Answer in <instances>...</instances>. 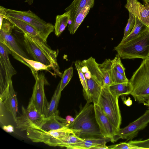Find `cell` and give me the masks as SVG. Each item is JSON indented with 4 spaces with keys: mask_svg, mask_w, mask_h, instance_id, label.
<instances>
[{
    "mask_svg": "<svg viewBox=\"0 0 149 149\" xmlns=\"http://www.w3.org/2000/svg\"><path fill=\"white\" fill-rule=\"evenodd\" d=\"M24 44L27 53L34 60L47 65H51L54 75L62 77L57 62L58 50H53L40 36L24 34Z\"/></svg>",
    "mask_w": 149,
    "mask_h": 149,
    "instance_id": "cell-1",
    "label": "cell"
},
{
    "mask_svg": "<svg viewBox=\"0 0 149 149\" xmlns=\"http://www.w3.org/2000/svg\"><path fill=\"white\" fill-rule=\"evenodd\" d=\"M68 127L77 137L82 139L104 137L96 122L94 105L89 100Z\"/></svg>",
    "mask_w": 149,
    "mask_h": 149,
    "instance_id": "cell-2",
    "label": "cell"
},
{
    "mask_svg": "<svg viewBox=\"0 0 149 149\" xmlns=\"http://www.w3.org/2000/svg\"><path fill=\"white\" fill-rule=\"evenodd\" d=\"M114 50L122 59L149 57V28H147L138 36L128 42L120 43Z\"/></svg>",
    "mask_w": 149,
    "mask_h": 149,
    "instance_id": "cell-3",
    "label": "cell"
},
{
    "mask_svg": "<svg viewBox=\"0 0 149 149\" xmlns=\"http://www.w3.org/2000/svg\"><path fill=\"white\" fill-rule=\"evenodd\" d=\"M129 81L132 87L130 95L135 101L146 105L149 100V57L143 59Z\"/></svg>",
    "mask_w": 149,
    "mask_h": 149,
    "instance_id": "cell-4",
    "label": "cell"
},
{
    "mask_svg": "<svg viewBox=\"0 0 149 149\" xmlns=\"http://www.w3.org/2000/svg\"><path fill=\"white\" fill-rule=\"evenodd\" d=\"M119 97L111 93L109 86H103L97 103L118 130L120 129L122 120Z\"/></svg>",
    "mask_w": 149,
    "mask_h": 149,
    "instance_id": "cell-5",
    "label": "cell"
},
{
    "mask_svg": "<svg viewBox=\"0 0 149 149\" xmlns=\"http://www.w3.org/2000/svg\"><path fill=\"white\" fill-rule=\"evenodd\" d=\"M6 15L23 20L34 27L40 33V37L45 42L54 30V26L41 19L30 10L21 11L5 8Z\"/></svg>",
    "mask_w": 149,
    "mask_h": 149,
    "instance_id": "cell-6",
    "label": "cell"
},
{
    "mask_svg": "<svg viewBox=\"0 0 149 149\" xmlns=\"http://www.w3.org/2000/svg\"><path fill=\"white\" fill-rule=\"evenodd\" d=\"M10 51L3 44L0 42V98L4 96L12 76L16 71L11 64L9 54Z\"/></svg>",
    "mask_w": 149,
    "mask_h": 149,
    "instance_id": "cell-7",
    "label": "cell"
},
{
    "mask_svg": "<svg viewBox=\"0 0 149 149\" xmlns=\"http://www.w3.org/2000/svg\"><path fill=\"white\" fill-rule=\"evenodd\" d=\"M22 114L17 117L16 122V128L21 131L35 129L44 119V115L36 108L32 101L30 100L26 109L22 107Z\"/></svg>",
    "mask_w": 149,
    "mask_h": 149,
    "instance_id": "cell-8",
    "label": "cell"
},
{
    "mask_svg": "<svg viewBox=\"0 0 149 149\" xmlns=\"http://www.w3.org/2000/svg\"><path fill=\"white\" fill-rule=\"evenodd\" d=\"M32 73L35 79V83L30 100L36 109L44 115L49 103L44 91L45 85L47 84L48 82L43 73L38 74V72L35 71Z\"/></svg>",
    "mask_w": 149,
    "mask_h": 149,
    "instance_id": "cell-9",
    "label": "cell"
},
{
    "mask_svg": "<svg viewBox=\"0 0 149 149\" xmlns=\"http://www.w3.org/2000/svg\"><path fill=\"white\" fill-rule=\"evenodd\" d=\"M149 123V109L136 120L126 127L120 129L116 132L113 139V143L120 139L127 141L132 140L136 137L141 130L144 129Z\"/></svg>",
    "mask_w": 149,
    "mask_h": 149,
    "instance_id": "cell-10",
    "label": "cell"
},
{
    "mask_svg": "<svg viewBox=\"0 0 149 149\" xmlns=\"http://www.w3.org/2000/svg\"><path fill=\"white\" fill-rule=\"evenodd\" d=\"M27 137L36 143H43L46 144L55 138L66 135L74 134L73 131L67 127L58 130L45 132L29 129L26 131Z\"/></svg>",
    "mask_w": 149,
    "mask_h": 149,
    "instance_id": "cell-11",
    "label": "cell"
},
{
    "mask_svg": "<svg viewBox=\"0 0 149 149\" xmlns=\"http://www.w3.org/2000/svg\"><path fill=\"white\" fill-rule=\"evenodd\" d=\"M12 31H3L0 30V42L3 44L8 48L11 52V54L15 58L29 68V65L22 59L21 57L29 58L17 43L12 34Z\"/></svg>",
    "mask_w": 149,
    "mask_h": 149,
    "instance_id": "cell-12",
    "label": "cell"
},
{
    "mask_svg": "<svg viewBox=\"0 0 149 149\" xmlns=\"http://www.w3.org/2000/svg\"><path fill=\"white\" fill-rule=\"evenodd\" d=\"M95 119L100 131L104 137L113 139L118 130L111 123L108 117L97 104H93Z\"/></svg>",
    "mask_w": 149,
    "mask_h": 149,
    "instance_id": "cell-13",
    "label": "cell"
},
{
    "mask_svg": "<svg viewBox=\"0 0 149 149\" xmlns=\"http://www.w3.org/2000/svg\"><path fill=\"white\" fill-rule=\"evenodd\" d=\"M125 7L129 12L149 28V3L141 4L138 0H127Z\"/></svg>",
    "mask_w": 149,
    "mask_h": 149,
    "instance_id": "cell-14",
    "label": "cell"
},
{
    "mask_svg": "<svg viewBox=\"0 0 149 149\" xmlns=\"http://www.w3.org/2000/svg\"><path fill=\"white\" fill-rule=\"evenodd\" d=\"M0 103L3 104L7 111L12 116L15 122L18 111V102L16 94L15 92L11 81L8 86L3 98Z\"/></svg>",
    "mask_w": 149,
    "mask_h": 149,
    "instance_id": "cell-15",
    "label": "cell"
},
{
    "mask_svg": "<svg viewBox=\"0 0 149 149\" xmlns=\"http://www.w3.org/2000/svg\"><path fill=\"white\" fill-rule=\"evenodd\" d=\"M81 142L68 145L67 149H89L97 146H105L107 143L111 141V139L103 137L99 138L83 139Z\"/></svg>",
    "mask_w": 149,
    "mask_h": 149,
    "instance_id": "cell-16",
    "label": "cell"
},
{
    "mask_svg": "<svg viewBox=\"0 0 149 149\" xmlns=\"http://www.w3.org/2000/svg\"><path fill=\"white\" fill-rule=\"evenodd\" d=\"M83 140L74 134H71L54 139L46 144L52 146L66 147L68 145L81 142Z\"/></svg>",
    "mask_w": 149,
    "mask_h": 149,
    "instance_id": "cell-17",
    "label": "cell"
},
{
    "mask_svg": "<svg viewBox=\"0 0 149 149\" xmlns=\"http://www.w3.org/2000/svg\"><path fill=\"white\" fill-rule=\"evenodd\" d=\"M94 4L95 0H74L72 3L65 9V12L70 11L71 15L69 21L71 22L74 20L84 7L88 5L92 8Z\"/></svg>",
    "mask_w": 149,
    "mask_h": 149,
    "instance_id": "cell-18",
    "label": "cell"
},
{
    "mask_svg": "<svg viewBox=\"0 0 149 149\" xmlns=\"http://www.w3.org/2000/svg\"><path fill=\"white\" fill-rule=\"evenodd\" d=\"M66 127L58 120L56 116L45 118L40 124L35 129L43 131L48 132L61 129Z\"/></svg>",
    "mask_w": 149,
    "mask_h": 149,
    "instance_id": "cell-19",
    "label": "cell"
},
{
    "mask_svg": "<svg viewBox=\"0 0 149 149\" xmlns=\"http://www.w3.org/2000/svg\"><path fill=\"white\" fill-rule=\"evenodd\" d=\"M59 83L57 86L52 99L49 102L48 107L44 114L45 118L58 114L57 107L61 96Z\"/></svg>",
    "mask_w": 149,
    "mask_h": 149,
    "instance_id": "cell-20",
    "label": "cell"
},
{
    "mask_svg": "<svg viewBox=\"0 0 149 149\" xmlns=\"http://www.w3.org/2000/svg\"><path fill=\"white\" fill-rule=\"evenodd\" d=\"M7 19L23 32L29 35L40 36V33L34 27L27 23L21 20L6 15Z\"/></svg>",
    "mask_w": 149,
    "mask_h": 149,
    "instance_id": "cell-21",
    "label": "cell"
},
{
    "mask_svg": "<svg viewBox=\"0 0 149 149\" xmlns=\"http://www.w3.org/2000/svg\"><path fill=\"white\" fill-rule=\"evenodd\" d=\"M70 11H68L56 17L54 31L57 36L59 37L65 29L70 21Z\"/></svg>",
    "mask_w": 149,
    "mask_h": 149,
    "instance_id": "cell-22",
    "label": "cell"
},
{
    "mask_svg": "<svg viewBox=\"0 0 149 149\" xmlns=\"http://www.w3.org/2000/svg\"><path fill=\"white\" fill-rule=\"evenodd\" d=\"M109 89L112 94L119 97L121 95H130L132 91V87L129 81L121 83L112 84L109 86Z\"/></svg>",
    "mask_w": 149,
    "mask_h": 149,
    "instance_id": "cell-23",
    "label": "cell"
},
{
    "mask_svg": "<svg viewBox=\"0 0 149 149\" xmlns=\"http://www.w3.org/2000/svg\"><path fill=\"white\" fill-rule=\"evenodd\" d=\"M99 66L103 77L104 86H109L113 84L112 60L106 59Z\"/></svg>",
    "mask_w": 149,
    "mask_h": 149,
    "instance_id": "cell-24",
    "label": "cell"
},
{
    "mask_svg": "<svg viewBox=\"0 0 149 149\" xmlns=\"http://www.w3.org/2000/svg\"><path fill=\"white\" fill-rule=\"evenodd\" d=\"M89 5L84 7L80 12L75 18L69 24L68 30L71 34L75 33L84 19L88 14L90 8Z\"/></svg>",
    "mask_w": 149,
    "mask_h": 149,
    "instance_id": "cell-25",
    "label": "cell"
},
{
    "mask_svg": "<svg viewBox=\"0 0 149 149\" xmlns=\"http://www.w3.org/2000/svg\"><path fill=\"white\" fill-rule=\"evenodd\" d=\"M147 28L146 26L135 17V23L133 28L127 36L120 43H125L133 39L139 35Z\"/></svg>",
    "mask_w": 149,
    "mask_h": 149,
    "instance_id": "cell-26",
    "label": "cell"
},
{
    "mask_svg": "<svg viewBox=\"0 0 149 149\" xmlns=\"http://www.w3.org/2000/svg\"><path fill=\"white\" fill-rule=\"evenodd\" d=\"M21 58L29 65L31 71L38 72L39 70H46L49 71L52 69V66L51 65H46L40 62L23 57H22Z\"/></svg>",
    "mask_w": 149,
    "mask_h": 149,
    "instance_id": "cell-27",
    "label": "cell"
},
{
    "mask_svg": "<svg viewBox=\"0 0 149 149\" xmlns=\"http://www.w3.org/2000/svg\"><path fill=\"white\" fill-rule=\"evenodd\" d=\"M73 68L71 67L65 70L62 74L59 82L60 88L62 91L69 83L73 75Z\"/></svg>",
    "mask_w": 149,
    "mask_h": 149,
    "instance_id": "cell-28",
    "label": "cell"
},
{
    "mask_svg": "<svg viewBox=\"0 0 149 149\" xmlns=\"http://www.w3.org/2000/svg\"><path fill=\"white\" fill-rule=\"evenodd\" d=\"M80 62L81 61L79 60L76 61L75 62V65L77 70L81 83L83 87L84 93L86 97L88 94L87 86L85 77L81 70Z\"/></svg>",
    "mask_w": 149,
    "mask_h": 149,
    "instance_id": "cell-29",
    "label": "cell"
},
{
    "mask_svg": "<svg viewBox=\"0 0 149 149\" xmlns=\"http://www.w3.org/2000/svg\"><path fill=\"white\" fill-rule=\"evenodd\" d=\"M112 77L113 84L121 83L129 81L126 75L121 74L113 67L112 68Z\"/></svg>",
    "mask_w": 149,
    "mask_h": 149,
    "instance_id": "cell-30",
    "label": "cell"
},
{
    "mask_svg": "<svg viewBox=\"0 0 149 149\" xmlns=\"http://www.w3.org/2000/svg\"><path fill=\"white\" fill-rule=\"evenodd\" d=\"M129 13V18L125 29L123 36L121 42L123 41L129 34L135 24V17L131 13Z\"/></svg>",
    "mask_w": 149,
    "mask_h": 149,
    "instance_id": "cell-31",
    "label": "cell"
},
{
    "mask_svg": "<svg viewBox=\"0 0 149 149\" xmlns=\"http://www.w3.org/2000/svg\"><path fill=\"white\" fill-rule=\"evenodd\" d=\"M112 67L115 68L118 72L126 75L125 73V68L122 63L120 57L118 54L112 60Z\"/></svg>",
    "mask_w": 149,
    "mask_h": 149,
    "instance_id": "cell-32",
    "label": "cell"
},
{
    "mask_svg": "<svg viewBox=\"0 0 149 149\" xmlns=\"http://www.w3.org/2000/svg\"><path fill=\"white\" fill-rule=\"evenodd\" d=\"M127 143L138 149H149V139L142 141H131Z\"/></svg>",
    "mask_w": 149,
    "mask_h": 149,
    "instance_id": "cell-33",
    "label": "cell"
},
{
    "mask_svg": "<svg viewBox=\"0 0 149 149\" xmlns=\"http://www.w3.org/2000/svg\"><path fill=\"white\" fill-rule=\"evenodd\" d=\"M109 149H138L137 147L132 146L126 142L110 146H109Z\"/></svg>",
    "mask_w": 149,
    "mask_h": 149,
    "instance_id": "cell-34",
    "label": "cell"
},
{
    "mask_svg": "<svg viewBox=\"0 0 149 149\" xmlns=\"http://www.w3.org/2000/svg\"><path fill=\"white\" fill-rule=\"evenodd\" d=\"M6 13L4 7L0 6V27H1L3 19H7Z\"/></svg>",
    "mask_w": 149,
    "mask_h": 149,
    "instance_id": "cell-35",
    "label": "cell"
},
{
    "mask_svg": "<svg viewBox=\"0 0 149 149\" xmlns=\"http://www.w3.org/2000/svg\"><path fill=\"white\" fill-rule=\"evenodd\" d=\"M122 100L124 104H125L127 106H130L132 103V100H131L130 97H129L127 99L125 97H122Z\"/></svg>",
    "mask_w": 149,
    "mask_h": 149,
    "instance_id": "cell-36",
    "label": "cell"
},
{
    "mask_svg": "<svg viewBox=\"0 0 149 149\" xmlns=\"http://www.w3.org/2000/svg\"><path fill=\"white\" fill-rule=\"evenodd\" d=\"M3 128L5 131L9 132H12L13 130V128L11 125H8V126H4Z\"/></svg>",
    "mask_w": 149,
    "mask_h": 149,
    "instance_id": "cell-37",
    "label": "cell"
},
{
    "mask_svg": "<svg viewBox=\"0 0 149 149\" xmlns=\"http://www.w3.org/2000/svg\"><path fill=\"white\" fill-rule=\"evenodd\" d=\"M34 0H25V2L27 3L29 5H31L33 3Z\"/></svg>",
    "mask_w": 149,
    "mask_h": 149,
    "instance_id": "cell-38",
    "label": "cell"
},
{
    "mask_svg": "<svg viewBox=\"0 0 149 149\" xmlns=\"http://www.w3.org/2000/svg\"><path fill=\"white\" fill-rule=\"evenodd\" d=\"M144 2L145 3H149V0H143Z\"/></svg>",
    "mask_w": 149,
    "mask_h": 149,
    "instance_id": "cell-39",
    "label": "cell"
},
{
    "mask_svg": "<svg viewBox=\"0 0 149 149\" xmlns=\"http://www.w3.org/2000/svg\"><path fill=\"white\" fill-rule=\"evenodd\" d=\"M146 106L148 107V109H149V100L147 102Z\"/></svg>",
    "mask_w": 149,
    "mask_h": 149,
    "instance_id": "cell-40",
    "label": "cell"
},
{
    "mask_svg": "<svg viewBox=\"0 0 149 149\" xmlns=\"http://www.w3.org/2000/svg\"></svg>",
    "mask_w": 149,
    "mask_h": 149,
    "instance_id": "cell-41",
    "label": "cell"
}]
</instances>
